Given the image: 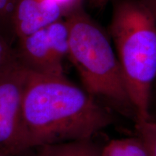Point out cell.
I'll return each instance as SVG.
<instances>
[{"instance_id": "obj_1", "label": "cell", "mask_w": 156, "mask_h": 156, "mask_svg": "<svg viewBox=\"0 0 156 156\" xmlns=\"http://www.w3.org/2000/svg\"><path fill=\"white\" fill-rule=\"evenodd\" d=\"M113 122L107 107L65 75L28 71L15 156L41 146L92 139Z\"/></svg>"}, {"instance_id": "obj_3", "label": "cell", "mask_w": 156, "mask_h": 156, "mask_svg": "<svg viewBox=\"0 0 156 156\" xmlns=\"http://www.w3.org/2000/svg\"><path fill=\"white\" fill-rule=\"evenodd\" d=\"M68 58L77 69L83 89L124 112L136 115L126 91L116 52L102 29L78 6L66 15Z\"/></svg>"}, {"instance_id": "obj_7", "label": "cell", "mask_w": 156, "mask_h": 156, "mask_svg": "<svg viewBox=\"0 0 156 156\" xmlns=\"http://www.w3.org/2000/svg\"><path fill=\"white\" fill-rule=\"evenodd\" d=\"M101 149L92 139H86L41 146L33 149L32 156H101Z\"/></svg>"}, {"instance_id": "obj_6", "label": "cell", "mask_w": 156, "mask_h": 156, "mask_svg": "<svg viewBox=\"0 0 156 156\" xmlns=\"http://www.w3.org/2000/svg\"><path fill=\"white\" fill-rule=\"evenodd\" d=\"M65 15L62 6L54 0H14L12 21L16 40L34 34Z\"/></svg>"}, {"instance_id": "obj_16", "label": "cell", "mask_w": 156, "mask_h": 156, "mask_svg": "<svg viewBox=\"0 0 156 156\" xmlns=\"http://www.w3.org/2000/svg\"><path fill=\"white\" fill-rule=\"evenodd\" d=\"M77 2L79 3H81V2H82V0H77Z\"/></svg>"}, {"instance_id": "obj_9", "label": "cell", "mask_w": 156, "mask_h": 156, "mask_svg": "<svg viewBox=\"0 0 156 156\" xmlns=\"http://www.w3.org/2000/svg\"><path fill=\"white\" fill-rule=\"evenodd\" d=\"M14 0H0V36L13 46L16 41L12 14Z\"/></svg>"}, {"instance_id": "obj_5", "label": "cell", "mask_w": 156, "mask_h": 156, "mask_svg": "<svg viewBox=\"0 0 156 156\" xmlns=\"http://www.w3.org/2000/svg\"><path fill=\"white\" fill-rule=\"evenodd\" d=\"M28 71L18 62L0 75V152L15 156Z\"/></svg>"}, {"instance_id": "obj_4", "label": "cell", "mask_w": 156, "mask_h": 156, "mask_svg": "<svg viewBox=\"0 0 156 156\" xmlns=\"http://www.w3.org/2000/svg\"><path fill=\"white\" fill-rule=\"evenodd\" d=\"M14 48L17 62L30 73L64 76L68 57V30L61 19L34 34L17 39Z\"/></svg>"}, {"instance_id": "obj_10", "label": "cell", "mask_w": 156, "mask_h": 156, "mask_svg": "<svg viewBox=\"0 0 156 156\" xmlns=\"http://www.w3.org/2000/svg\"><path fill=\"white\" fill-rule=\"evenodd\" d=\"M136 128L145 144L148 156H156V122L151 119L136 122Z\"/></svg>"}, {"instance_id": "obj_14", "label": "cell", "mask_w": 156, "mask_h": 156, "mask_svg": "<svg viewBox=\"0 0 156 156\" xmlns=\"http://www.w3.org/2000/svg\"><path fill=\"white\" fill-rule=\"evenodd\" d=\"M90 1L93 6L101 7L104 6L106 3H108L110 0H90Z\"/></svg>"}, {"instance_id": "obj_12", "label": "cell", "mask_w": 156, "mask_h": 156, "mask_svg": "<svg viewBox=\"0 0 156 156\" xmlns=\"http://www.w3.org/2000/svg\"><path fill=\"white\" fill-rule=\"evenodd\" d=\"M149 118L156 122V80L151 91L149 106Z\"/></svg>"}, {"instance_id": "obj_15", "label": "cell", "mask_w": 156, "mask_h": 156, "mask_svg": "<svg viewBox=\"0 0 156 156\" xmlns=\"http://www.w3.org/2000/svg\"><path fill=\"white\" fill-rule=\"evenodd\" d=\"M0 156H10V155H7V154H5L4 153H2V152H0Z\"/></svg>"}, {"instance_id": "obj_2", "label": "cell", "mask_w": 156, "mask_h": 156, "mask_svg": "<svg viewBox=\"0 0 156 156\" xmlns=\"http://www.w3.org/2000/svg\"><path fill=\"white\" fill-rule=\"evenodd\" d=\"M110 32L136 122L149 119L156 80V20L141 2L122 0L114 6Z\"/></svg>"}, {"instance_id": "obj_8", "label": "cell", "mask_w": 156, "mask_h": 156, "mask_svg": "<svg viewBox=\"0 0 156 156\" xmlns=\"http://www.w3.org/2000/svg\"><path fill=\"white\" fill-rule=\"evenodd\" d=\"M101 156H148L139 135L111 140L101 149Z\"/></svg>"}, {"instance_id": "obj_11", "label": "cell", "mask_w": 156, "mask_h": 156, "mask_svg": "<svg viewBox=\"0 0 156 156\" xmlns=\"http://www.w3.org/2000/svg\"><path fill=\"white\" fill-rule=\"evenodd\" d=\"M17 62L13 46L0 36V75Z\"/></svg>"}, {"instance_id": "obj_13", "label": "cell", "mask_w": 156, "mask_h": 156, "mask_svg": "<svg viewBox=\"0 0 156 156\" xmlns=\"http://www.w3.org/2000/svg\"><path fill=\"white\" fill-rule=\"evenodd\" d=\"M141 2L149 9L156 20V0H142Z\"/></svg>"}]
</instances>
